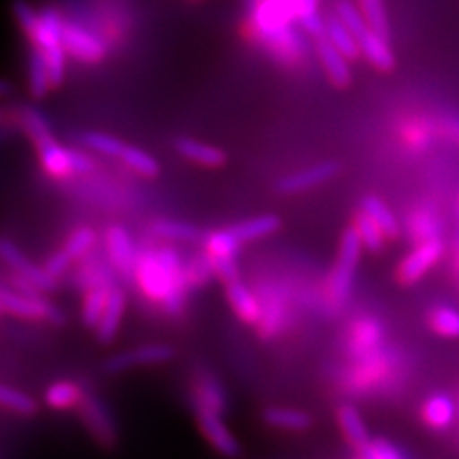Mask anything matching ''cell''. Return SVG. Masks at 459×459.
<instances>
[{
	"mask_svg": "<svg viewBox=\"0 0 459 459\" xmlns=\"http://www.w3.org/2000/svg\"><path fill=\"white\" fill-rule=\"evenodd\" d=\"M360 10L373 31L389 39V18H386L383 0H360Z\"/></svg>",
	"mask_w": 459,
	"mask_h": 459,
	"instance_id": "37",
	"label": "cell"
},
{
	"mask_svg": "<svg viewBox=\"0 0 459 459\" xmlns=\"http://www.w3.org/2000/svg\"><path fill=\"white\" fill-rule=\"evenodd\" d=\"M22 123L25 126L27 134L33 138L37 150L42 148V146H47V143H50V142H54L50 125L45 119V115H42L39 109H35V108H23V111H22Z\"/></svg>",
	"mask_w": 459,
	"mask_h": 459,
	"instance_id": "26",
	"label": "cell"
},
{
	"mask_svg": "<svg viewBox=\"0 0 459 459\" xmlns=\"http://www.w3.org/2000/svg\"><path fill=\"white\" fill-rule=\"evenodd\" d=\"M195 420H197L199 430L211 442V446L214 450L221 452L226 457H238L241 454L239 442L232 433H230V429L221 418V411L204 404H197Z\"/></svg>",
	"mask_w": 459,
	"mask_h": 459,
	"instance_id": "5",
	"label": "cell"
},
{
	"mask_svg": "<svg viewBox=\"0 0 459 459\" xmlns=\"http://www.w3.org/2000/svg\"><path fill=\"white\" fill-rule=\"evenodd\" d=\"M13 16H16L20 27L23 29V31L31 37L35 33V29L39 25V18L40 13L35 12V8L31 4H27L25 0H16L13 3Z\"/></svg>",
	"mask_w": 459,
	"mask_h": 459,
	"instance_id": "42",
	"label": "cell"
},
{
	"mask_svg": "<svg viewBox=\"0 0 459 459\" xmlns=\"http://www.w3.org/2000/svg\"><path fill=\"white\" fill-rule=\"evenodd\" d=\"M354 228L358 236L362 239V246L371 251V253H379L383 249V243L386 239V236L383 234V230L376 224L368 212L360 211L356 214V221H354Z\"/></svg>",
	"mask_w": 459,
	"mask_h": 459,
	"instance_id": "28",
	"label": "cell"
},
{
	"mask_svg": "<svg viewBox=\"0 0 459 459\" xmlns=\"http://www.w3.org/2000/svg\"><path fill=\"white\" fill-rule=\"evenodd\" d=\"M337 421L344 438H347L358 452H364L369 446L371 440L368 435V429L354 406H341L337 410Z\"/></svg>",
	"mask_w": 459,
	"mask_h": 459,
	"instance_id": "19",
	"label": "cell"
},
{
	"mask_svg": "<svg viewBox=\"0 0 459 459\" xmlns=\"http://www.w3.org/2000/svg\"><path fill=\"white\" fill-rule=\"evenodd\" d=\"M429 324L440 337L459 339V310L452 307H437L429 314Z\"/></svg>",
	"mask_w": 459,
	"mask_h": 459,
	"instance_id": "29",
	"label": "cell"
},
{
	"mask_svg": "<svg viewBox=\"0 0 459 459\" xmlns=\"http://www.w3.org/2000/svg\"><path fill=\"white\" fill-rule=\"evenodd\" d=\"M71 261H74V258H71V255L64 249V251L54 253V255L48 258V261H47L45 268L50 272V274H52L54 278H57V276H62L64 272L67 270V266L71 264Z\"/></svg>",
	"mask_w": 459,
	"mask_h": 459,
	"instance_id": "44",
	"label": "cell"
},
{
	"mask_svg": "<svg viewBox=\"0 0 459 459\" xmlns=\"http://www.w3.org/2000/svg\"><path fill=\"white\" fill-rule=\"evenodd\" d=\"M94 232L91 228H81L75 234H71L67 243H65V251L71 255V258H81L84 253H89L91 247L94 246Z\"/></svg>",
	"mask_w": 459,
	"mask_h": 459,
	"instance_id": "40",
	"label": "cell"
},
{
	"mask_svg": "<svg viewBox=\"0 0 459 459\" xmlns=\"http://www.w3.org/2000/svg\"><path fill=\"white\" fill-rule=\"evenodd\" d=\"M280 226L281 222L278 217H274V214H263V217L249 219V221L230 226V232H232L241 243H246V241H255V239L274 234L278 232Z\"/></svg>",
	"mask_w": 459,
	"mask_h": 459,
	"instance_id": "22",
	"label": "cell"
},
{
	"mask_svg": "<svg viewBox=\"0 0 459 459\" xmlns=\"http://www.w3.org/2000/svg\"><path fill=\"white\" fill-rule=\"evenodd\" d=\"M364 459H404L389 440H376L362 452Z\"/></svg>",
	"mask_w": 459,
	"mask_h": 459,
	"instance_id": "43",
	"label": "cell"
},
{
	"mask_svg": "<svg viewBox=\"0 0 459 459\" xmlns=\"http://www.w3.org/2000/svg\"><path fill=\"white\" fill-rule=\"evenodd\" d=\"M335 13H337V18L351 29V33H352L356 39L360 37V35L366 31V29L369 27L368 22H366V18H364L362 10L356 8V6L351 3V0H341V3H337Z\"/></svg>",
	"mask_w": 459,
	"mask_h": 459,
	"instance_id": "39",
	"label": "cell"
},
{
	"mask_svg": "<svg viewBox=\"0 0 459 459\" xmlns=\"http://www.w3.org/2000/svg\"><path fill=\"white\" fill-rule=\"evenodd\" d=\"M239 243L241 241L230 232V228H226V230H219V232L209 234L205 246L212 261H217V258H236Z\"/></svg>",
	"mask_w": 459,
	"mask_h": 459,
	"instance_id": "32",
	"label": "cell"
},
{
	"mask_svg": "<svg viewBox=\"0 0 459 459\" xmlns=\"http://www.w3.org/2000/svg\"><path fill=\"white\" fill-rule=\"evenodd\" d=\"M339 172V163L335 161H325L320 165H314L307 170L295 172V175L285 177L278 182V192L281 194H300L312 188H318L320 184L327 182L329 178H333Z\"/></svg>",
	"mask_w": 459,
	"mask_h": 459,
	"instance_id": "11",
	"label": "cell"
},
{
	"mask_svg": "<svg viewBox=\"0 0 459 459\" xmlns=\"http://www.w3.org/2000/svg\"><path fill=\"white\" fill-rule=\"evenodd\" d=\"M79 410L86 429L91 430V435L102 444L104 448H113L115 444H117V429H115L111 415L102 402L94 396H82Z\"/></svg>",
	"mask_w": 459,
	"mask_h": 459,
	"instance_id": "8",
	"label": "cell"
},
{
	"mask_svg": "<svg viewBox=\"0 0 459 459\" xmlns=\"http://www.w3.org/2000/svg\"><path fill=\"white\" fill-rule=\"evenodd\" d=\"M64 47L71 56H75L77 60L86 64L100 62L106 54V47L102 45V40L71 23H65L64 29Z\"/></svg>",
	"mask_w": 459,
	"mask_h": 459,
	"instance_id": "10",
	"label": "cell"
},
{
	"mask_svg": "<svg viewBox=\"0 0 459 459\" xmlns=\"http://www.w3.org/2000/svg\"><path fill=\"white\" fill-rule=\"evenodd\" d=\"M125 293L121 290H111L102 320L96 325V337L102 344H109L115 339V335H117L125 314Z\"/></svg>",
	"mask_w": 459,
	"mask_h": 459,
	"instance_id": "17",
	"label": "cell"
},
{
	"mask_svg": "<svg viewBox=\"0 0 459 459\" xmlns=\"http://www.w3.org/2000/svg\"><path fill=\"white\" fill-rule=\"evenodd\" d=\"M410 226H411V236L415 238V241H418V243H423V241L438 238L440 222H438V219L435 217L433 212L418 211L410 219Z\"/></svg>",
	"mask_w": 459,
	"mask_h": 459,
	"instance_id": "38",
	"label": "cell"
},
{
	"mask_svg": "<svg viewBox=\"0 0 459 459\" xmlns=\"http://www.w3.org/2000/svg\"><path fill=\"white\" fill-rule=\"evenodd\" d=\"M358 42H360V50L362 54L371 62V65H376L381 71H391L394 67V54L389 47V39H385L383 35L373 31L371 27H368L366 31L358 37Z\"/></svg>",
	"mask_w": 459,
	"mask_h": 459,
	"instance_id": "15",
	"label": "cell"
},
{
	"mask_svg": "<svg viewBox=\"0 0 459 459\" xmlns=\"http://www.w3.org/2000/svg\"><path fill=\"white\" fill-rule=\"evenodd\" d=\"M0 308H3L4 314L16 316V318L22 320H45L52 325L65 324V314L56 305L48 303V300H45L40 295L31 297L18 293L8 285L0 290Z\"/></svg>",
	"mask_w": 459,
	"mask_h": 459,
	"instance_id": "3",
	"label": "cell"
},
{
	"mask_svg": "<svg viewBox=\"0 0 459 459\" xmlns=\"http://www.w3.org/2000/svg\"><path fill=\"white\" fill-rule=\"evenodd\" d=\"M197 404H204V406H209V408L217 410V411H222V408H224V394L219 389L217 381H211V379L201 381Z\"/></svg>",
	"mask_w": 459,
	"mask_h": 459,
	"instance_id": "41",
	"label": "cell"
},
{
	"mask_svg": "<svg viewBox=\"0 0 459 459\" xmlns=\"http://www.w3.org/2000/svg\"><path fill=\"white\" fill-rule=\"evenodd\" d=\"M295 18L312 37L325 35V22L318 13V0H295Z\"/></svg>",
	"mask_w": 459,
	"mask_h": 459,
	"instance_id": "30",
	"label": "cell"
},
{
	"mask_svg": "<svg viewBox=\"0 0 459 459\" xmlns=\"http://www.w3.org/2000/svg\"><path fill=\"white\" fill-rule=\"evenodd\" d=\"M140 280L143 290L155 299H163L167 308L178 310L182 305L180 295V268L178 258L172 251H160L146 256L140 266Z\"/></svg>",
	"mask_w": 459,
	"mask_h": 459,
	"instance_id": "1",
	"label": "cell"
},
{
	"mask_svg": "<svg viewBox=\"0 0 459 459\" xmlns=\"http://www.w3.org/2000/svg\"><path fill=\"white\" fill-rule=\"evenodd\" d=\"M263 420L270 427H278L285 430H307L312 427V418L307 411L283 406L266 408L263 413Z\"/></svg>",
	"mask_w": 459,
	"mask_h": 459,
	"instance_id": "24",
	"label": "cell"
},
{
	"mask_svg": "<svg viewBox=\"0 0 459 459\" xmlns=\"http://www.w3.org/2000/svg\"><path fill=\"white\" fill-rule=\"evenodd\" d=\"M108 251L113 264L119 268V272L123 274L131 276L134 272V264H136V256H134V246L131 236L126 234V230L121 226H113L108 230Z\"/></svg>",
	"mask_w": 459,
	"mask_h": 459,
	"instance_id": "14",
	"label": "cell"
},
{
	"mask_svg": "<svg viewBox=\"0 0 459 459\" xmlns=\"http://www.w3.org/2000/svg\"><path fill=\"white\" fill-rule=\"evenodd\" d=\"M362 211L368 212L369 217L376 221V224L383 230V234L386 236V239H396L400 236V228H398V221L394 219L393 211L386 207L383 201L376 195H366L362 199Z\"/></svg>",
	"mask_w": 459,
	"mask_h": 459,
	"instance_id": "25",
	"label": "cell"
},
{
	"mask_svg": "<svg viewBox=\"0 0 459 459\" xmlns=\"http://www.w3.org/2000/svg\"><path fill=\"white\" fill-rule=\"evenodd\" d=\"M362 239L358 236L356 228L351 226L344 230V234L341 238V246H339V255H337V263L332 272V280H329V299H332V305L335 308H341L351 295L352 290V281L358 263H360V255H362Z\"/></svg>",
	"mask_w": 459,
	"mask_h": 459,
	"instance_id": "2",
	"label": "cell"
},
{
	"mask_svg": "<svg viewBox=\"0 0 459 459\" xmlns=\"http://www.w3.org/2000/svg\"><path fill=\"white\" fill-rule=\"evenodd\" d=\"M153 232L157 236L175 239V241H197L201 236L197 226L188 222H178V221H155Z\"/></svg>",
	"mask_w": 459,
	"mask_h": 459,
	"instance_id": "35",
	"label": "cell"
},
{
	"mask_svg": "<svg viewBox=\"0 0 459 459\" xmlns=\"http://www.w3.org/2000/svg\"><path fill=\"white\" fill-rule=\"evenodd\" d=\"M52 79H50V69L47 56L42 54L40 48H33L29 54V91H31L33 98H45L50 91Z\"/></svg>",
	"mask_w": 459,
	"mask_h": 459,
	"instance_id": "23",
	"label": "cell"
},
{
	"mask_svg": "<svg viewBox=\"0 0 459 459\" xmlns=\"http://www.w3.org/2000/svg\"><path fill=\"white\" fill-rule=\"evenodd\" d=\"M79 142L89 150H94L98 153H104L109 157H121V153L126 146V143H123L119 138L106 134V133H96V131L81 134Z\"/></svg>",
	"mask_w": 459,
	"mask_h": 459,
	"instance_id": "34",
	"label": "cell"
},
{
	"mask_svg": "<svg viewBox=\"0 0 459 459\" xmlns=\"http://www.w3.org/2000/svg\"><path fill=\"white\" fill-rule=\"evenodd\" d=\"M175 148L180 155L186 157V160L205 167H221L226 160V155L221 148L209 146V143L197 142L194 138H178L175 142Z\"/></svg>",
	"mask_w": 459,
	"mask_h": 459,
	"instance_id": "20",
	"label": "cell"
},
{
	"mask_svg": "<svg viewBox=\"0 0 459 459\" xmlns=\"http://www.w3.org/2000/svg\"><path fill=\"white\" fill-rule=\"evenodd\" d=\"M318 56L325 67V74L335 86H347L352 79L349 57L339 52L325 37L318 40Z\"/></svg>",
	"mask_w": 459,
	"mask_h": 459,
	"instance_id": "16",
	"label": "cell"
},
{
	"mask_svg": "<svg viewBox=\"0 0 459 459\" xmlns=\"http://www.w3.org/2000/svg\"><path fill=\"white\" fill-rule=\"evenodd\" d=\"M226 297L241 322L253 325L261 320V307H258L253 293L239 280L226 283Z\"/></svg>",
	"mask_w": 459,
	"mask_h": 459,
	"instance_id": "18",
	"label": "cell"
},
{
	"mask_svg": "<svg viewBox=\"0 0 459 459\" xmlns=\"http://www.w3.org/2000/svg\"><path fill=\"white\" fill-rule=\"evenodd\" d=\"M39 155L42 167L54 177H67L71 172H89L94 167V161L89 155L57 146L56 140L39 148Z\"/></svg>",
	"mask_w": 459,
	"mask_h": 459,
	"instance_id": "7",
	"label": "cell"
},
{
	"mask_svg": "<svg viewBox=\"0 0 459 459\" xmlns=\"http://www.w3.org/2000/svg\"><path fill=\"white\" fill-rule=\"evenodd\" d=\"M440 131L444 136H448L455 142H459V121L457 119H444L440 123Z\"/></svg>",
	"mask_w": 459,
	"mask_h": 459,
	"instance_id": "46",
	"label": "cell"
},
{
	"mask_svg": "<svg viewBox=\"0 0 459 459\" xmlns=\"http://www.w3.org/2000/svg\"><path fill=\"white\" fill-rule=\"evenodd\" d=\"M119 160H123L128 167L134 169L138 175H142V177L152 178V177L160 175V163H157L150 153H146V152L140 150V148L125 146Z\"/></svg>",
	"mask_w": 459,
	"mask_h": 459,
	"instance_id": "36",
	"label": "cell"
},
{
	"mask_svg": "<svg viewBox=\"0 0 459 459\" xmlns=\"http://www.w3.org/2000/svg\"><path fill=\"white\" fill-rule=\"evenodd\" d=\"M0 255H3V261L13 272H18L23 278L31 280L42 291H54L57 287V278H54L47 268H39L31 261H27L23 253L13 246L12 241L3 239V243H0Z\"/></svg>",
	"mask_w": 459,
	"mask_h": 459,
	"instance_id": "9",
	"label": "cell"
},
{
	"mask_svg": "<svg viewBox=\"0 0 459 459\" xmlns=\"http://www.w3.org/2000/svg\"><path fill=\"white\" fill-rule=\"evenodd\" d=\"M82 393L75 383L57 381L47 391V404L54 410H65L75 404H81Z\"/></svg>",
	"mask_w": 459,
	"mask_h": 459,
	"instance_id": "31",
	"label": "cell"
},
{
	"mask_svg": "<svg viewBox=\"0 0 459 459\" xmlns=\"http://www.w3.org/2000/svg\"><path fill=\"white\" fill-rule=\"evenodd\" d=\"M457 415H459V398H457Z\"/></svg>",
	"mask_w": 459,
	"mask_h": 459,
	"instance_id": "47",
	"label": "cell"
},
{
	"mask_svg": "<svg viewBox=\"0 0 459 459\" xmlns=\"http://www.w3.org/2000/svg\"><path fill=\"white\" fill-rule=\"evenodd\" d=\"M325 39L332 42L339 52L347 56L349 60H356V57L362 54L360 42H358V39L351 33V29L337 18V13L325 20Z\"/></svg>",
	"mask_w": 459,
	"mask_h": 459,
	"instance_id": "21",
	"label": "cell"
},
{
	"mask_svg": "<svg viewBox=\"0 0 459 459\" xmlns=\"http://www.w3.org/2000/svg\"><path fill=\"white\" fill-rule=\"evenodd\" d=\"M442 253H444V243L440 238L418 243V247H415L411 253H408L404 256V261L400 263L396 270V280L402 285L418 283L427 272L440 261Z\"/></svg>",
	"mask_w": 459,
	"mask_h": 459,
	"instance_id": "4",
	"label": "cell"
},
{
	"mask_svg": "<svg viewBox=\"0 0 459 459\" xmlns=\"http://www.w3.org/2000/svg\"><path fill=\"white\" fill-rule=\"evenodd\" d=\"M111 290L108 285L100 283L94 290L86 295L84 299V307H82V324L86 327H96L98 322L102 320V314L108 307V299H109Z\"/></svg>",
	"mask_w": 459,
	"mask_h": 459,
	"instance_id": "27",
	"label": "cell"
},
{
	"mask_svg": "<svg viewBox=\"0 0 459 459\" xmlns=\"http://www.w3.org/2000/svg\"><path fill=\"white\" fill-rule=\"evenodd\" d=\"M10 283L13 290H16L18 293H23V295H31V297H39L40 295V287H37L31 280L23 278L22 274H18V272L12 270V278H10Z\"/></svg>",
	"mask_w": 459,
	"mask_h": 459,
	"instance_id": "45",
	"label": "cell"
},
{
	"mask_svg": "<svg viewBox=\"0 0 459 459\" xmlns=\"http://www.w3.org/2000/svg\"><path fill=\"white\" fill-rule=\"evenodd\" d=\"M177 351L170 344L155 342V344H142L138 349L126 351L121 354H115L104 362V369L108 373H121L126 369H133L138 366H152V364H163L175 358Z\"/></svg>",
	"mask_w": 459,
	"mask_h": 459,
	"instance_id": "6",
	"label": "cell"
},
{
	"mask_svg": "<svg viewBox=\"0 0 459 459\" xmlns=\"http://www.w3.org/2000/svg\"><path fill=\"white\" fill-rule=\"evenodd\" d=\"M421 415L430 429L446 430L457 415V402L448 393H435L425 400Z\"/></svg>",
	"mask_w": 459,
	"mask_h": 459,
	"instance_id": "13",
	"label": "cell"
},
{
	"mask_svg": "<svg viewBox=\"0 0 459 459\" xmlns=\"http://www.w3.org/2000/svg\"><path fill=\"white\" fill-rule=\"evenodd\" d=\"M64 29L65 23L62 18L57 16V12L52 8H47L40 12L39 25L35 29V33L31 35L35 47L40 48L45 54L65 48L64 47Z\"/></svg>",
	"mask_w": 459,
	"mask_h": 459,
	"instance_id": "12",
	"label": "cell"
},
{
	"mask_svg": "<svg viewBox=\"0 0 459 459\" xmlns=\"http://www.w3.org/2000/svg\"><path fill=\"white\" fill-rule=\"evenodd\" d=\"M0 404L18 415H35L39 410L35 398L18 389H12L10 385L0 386Z\"/></svg>",
	"mask_w": 459,
	"mask_h": 459,
	"instance_id": "33",
	"label": "cell"
}]
</instances>
